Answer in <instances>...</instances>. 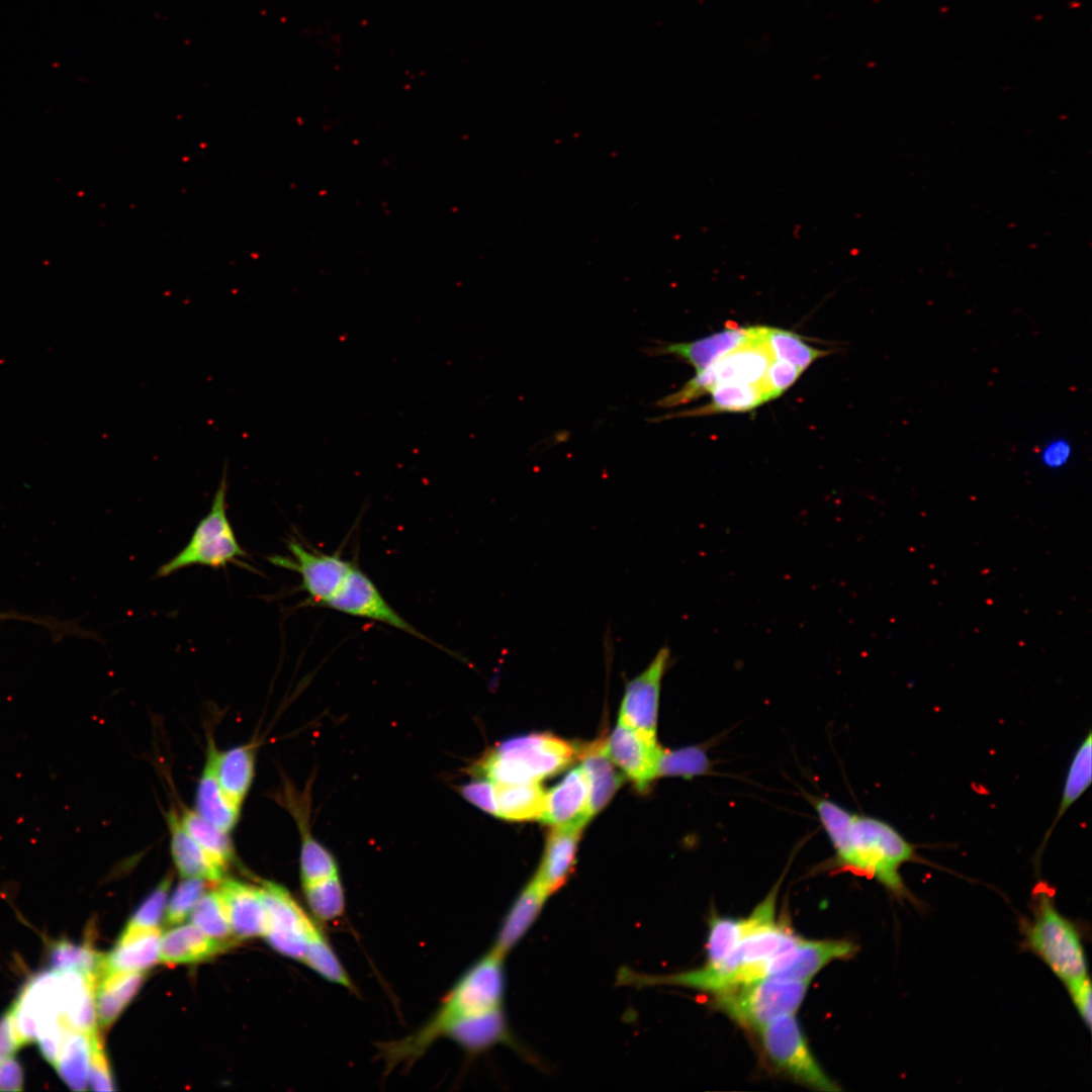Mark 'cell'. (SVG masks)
Listing matches in <instances>:
<instances>
[{
	"label": "cell",
	"instance_id": "6da1fadb",
	"mask_svg": "<svg viewBox=\"0 0 1092 1092\" xmlns=\"http://www.w3.org/2000/svg\"><path fill=\"white\" fill-rule=\"evenodd\" d=\"M811 800L838 864L877 880L898 897L908 898L900 869L907 862L921 861L915 845L884 820L853 814L827 799Z\"/></svg>",
	"mask_w": 1092,
	"mask_h": 1092
},
{
	"label": "cell",
	"instance_id": "7a4b0ae2",
	"mask_svg": "<svg viewBox=\"0 0 1092 1092\" xmlns=\"http://www.w3.org/2000/svg\"><path fill=\"white\" fill-rule=\"evenodd\" d=\"M505 993L504 959L488 951L463 974L426 1024L404 1038L379 1045L387 1070L412 1066L453 1022L504 1008Z\"/></svg>",
	"mask_w": 1092,
	"mask_h": 1092
},
{
	"label": "cell",
	"instance_id": "3957f363",
	"mask_svg": "<svg viewBox=\"0 0 1092 1092\" xmlns=\"http://www.w3.org/2000/svg\"><path fill=\"white\" fill-rule=\"evenodd\" d=\"M96 983L94 975L76 971L50 970L31 978L8 1009L22 1046L59 1023L74 1030H93Z\"/></svg>",
	"mask_w": 1092,
	"mask_h": 1092
},
{
	"label": "cell",
	"instance_id": "277c9868",
	"mask_svg": "<svg viewBox=\"0 0 1092 1092\" xmlns=\"http://www.w3.org/2000/svg\"><path fill=\"white\" fill-rule=\"evenodd\" d=\"M576 752L574 745L559 737L529 734L491 747L468 772L491 784L539 783L566 767Z\"/></svg>",
	"mask_w": 1092,
	"mask_h": 1092
},
{
	"label": "cell",
	"instance_id": "5b68a950",
	"mask_svg": "<svg viewBox=\"0 0 1092 1092\" xmlns=\"http://www.w3.org/2000/svg\"><path fill=\"white\" fill-rule=\"evenodd\" d=\"M292 800L289 799L288 808L300 832V881L305 901L316 920L335 921L343 916L346 905L338 861L311 833L307 794L302 799Z\"/></svg>",
	"mask_w": 1092,
	"mask_h": 1092
},
{
	"label": "cell",
	"instance_id": "8992f818",
	"mask_svg": "<svg viewBox=\"0 0 1092 1092\" xmlns=\"http://www.w3.org/2000/svg\"><path fill=\"white\" fill-rule=\"evenodd\" d=\"M1025 941L1067 990L1090 980L1079 930L1044 893L1037 897L1033 917L1025 928Z\"/></svg>",
	"mask_w": 1092,
	"mask_h": 1092
},
{
	"label": "cell",
	"instance_id": "52a82bcc",
	"mask_svg": "<svg viewBox=\"0 0 1092 1092\" xmlns=\"http://www.w3.org/2000/svg\"><path fill=\"white\" fill-rule=\"evenodd\" d=\"M228 468H223L209 512L196 525L188 543L162 564L156 577L169 576L194 565L222 568L228 564L248 566L247 553L239 544L228 517Z\"/></svg>",
	"mask_w": 1092,
	"mask_h": 1092
},
{
	"label": "cell",
	"instance_id": "ba28073f",
	"mask_svg": "<svg viewBox=\"0 0 1092 1092\" xmlns=\"http://www.w3.org/2000/svg\"><path fill=\"white\" fill-rule=\"evenodd\" d=\"M808 983L762 978L714 994V1003L741 1026L757 1031L782 1015L794 1014L805 998Z\"/></svg>",
	"mask_w": 1092,
	"mask_h": 1092
},
{
	"label": "cell",
	"instance_id": "9c48e42d",
	"mask_svg": "<svg viewBox=\"0 0 1092 1092\" xmlns=\"http://www.w3.org/2000/svg\"><path fill=\"white\" fill-rule=\"evenodd\" d=\"M757 1031L766 1057L786 1076L811 1089L840 1090L814 1058L793 1014L782 1015Z\"/></svg>",
	"mask_w": 1092,
	"mask_h": 1092
},
{
	"label": "cell",
	"instance_id": "30bf717a",
	"mask_svg": "<svg viewBox=\"0 0 1092 1092\" xmlns=\"http://www.w3.org/2000/svg\"><path fill=\"white\" fill-rule=\"evenodd\" d=\"M761 326L760 335L751 342L727 353L706 369L697 372L679 390L657 401L661 407H671L690 402L709 392L720 382L741 381L759 383L774 358L765 344Z\"/></svg>",
	"mask_w": 1092,
	"mask_h": 1092
},
{
	"label": "cell",
	"instance_id": "8fae6325",
	"mask_svg": "<svg viewBox=\"0 0 1092 1092\" xmlns=\"http://www.w3.org/2000/svg\"><path fill=\"white\" fill-rule=\"evenodd\" d=\"M258 892L267 914L266 940L281 954L303 963L308 944L323 930L282 886L264 882Z\"/></svg>",
	"mask_w": 1092,
	"mask_h": 1092
},
{
	"label": "cell",
	"instance_id": "7c38bea8",
	"mask_svg": "<svg viewBox=\"0 0 1092 1092\" xmlns=\"http://www.w3.org/2000/svg\"><path fill=\"white\" fill-rule=\"evenodd\" d=\"M323 607L381 622L452 654L402 618L385 601L374 582L355 564L337 593Z\"/></svg>",
	"mask_w": 1092,
	"mask_h": 1092
},
{
	"label": "cell",
	"instance_id": "4fadbf2b",
	"mask_svg": "<svg viewBox=\"0 0 1092 1092\" xmlns=\"http://www.w3.org/2000/svg\"><path fill=\"white\" fill-rule=\"evenodd\" d=\"M287 546L291 557L274 555L269 557L270 562L298 572L301 588L308 599L324 606L340 588L354 564L338 555L309 550L295 539L288 541Z\"/></svg>",
	"mask_w": 1092,
	"mask_h": 1092
},
{
	"label": "cell",
	"instance_id": "5bb4252c",
	"mask_svg": "<svg viewBox=\"0 0 1092 1092\" xmlns=\"http://www.w3.org/2000/svg\"><path fill=\"white\" fill-rule=\"evenodd\" d=\"M670 650L662 646L649 665L626 685L619 723L656 736L662 677L670 663Z\"/></svg>",
	"mask_w": 1092,
	"mask_h": 1092
},
{
	"label": "cell",
	"instance_id": "9a60e30c",
	"mask_svg": "<svg viewBox=\"0 0 1092 1092\" xmlns=\"http://www.w3.org/2000/svg\"><path fill=\"white\" fill-rule=\"evenodd\" d=\"M855 952L856 945L848 940H808L800 937L792 946L766 963L764 978L809 982L829 963L847 959Z\"/></svg>",
	"mask_w": 1092,
	"mask_h": 1092
},
{
	"label": "cell",
	"instance_id": "2e32d148",
	"mask_svg": "<svg viewBox=\"0 0 1092 1092\" xmlns=\"http://www.w3.org/2000/svg\"><path fill=\"white\" fill-rule=\"evenodd\" d=\"M662 747L656 736L646 734L618 722L605 742V752L615 765L645 792L657 778V763Z\"/></svg>",
	"mask_w": 1092,
	"mask_h": 1092
},
{
	"label": "cell",
	"instance_id": "e0dca14e",
	"mask_svg": "<svg viewBox=\"0 0 1092 1092\" xmlns=\"http://www.w3.org/2000/svg\"><path fill=\"white\" fill-rule=\"evenodd\" d=\"M592 817L586 775L582 767L573 768L546 793L542 820L552 827L582 829Z\"/></svg>",
	"mask_w": 1092,
	"mask_h": 1092
},
{
	"label": "cell",
	"instance_id": "ac0fdd59",
	"mask_svg": "<svg viewBox=\"0 0 1092 1092\" xmlns=\"http://www.w3.org/2000/svg\"><path fill=\"white\" fill-rule=\"evenodd\" d=\"M761 326L734 327L688 343H673L651 349L652 355H674L700 372L727 353L756 339Z\"/></svg>",
	"mask_w": 1092,
	"mask_h": 1092
},
{
	"label": "cell",
	"instance_id": "d6986e66",
	"mask_svg": "<svg viewBox=\"0 0 1092 1092\" xmlns=\"http://www.w3.org/2000/svg\"><path fill=\"white\" fill-rule=\"evenodd\" d=\"M780 882L746 918L713 916L709 923L707 939V963L719 967L736 948L741 939L759 922L776 914V901Z\"/></svg>",
	"mask_w": 1092,
	"mask_h": 1092
},
{
	"label": "cell",
	"instance_id": "ffe728a7",
	"mask_svg": "<svg viewBox=\"0 0 1092 1092\" xmlns=\"http://www.w3.org/2000/svg\"><path fill=\"white\" fill-rule=\"evenodd\" d=\"M442 1037L452 1039L465 1052L473 1055L483 1053L496 1044L518 1049L504 1008L455 1021L446 1028Z\"/></svg>",
	"mask_w": 1092,
	"mask_h": 1092
},
{
	"label": "cell",
	"instance_id": "44dd1931",
	"mask_svg": "<svg viewBox=\"0 0 1092 1092\" xmlns=\"http://www.w3.org/2000/svg\"><path fill=\"white\" fill-rule=\"evenodd\" d=\"M549 896L533 876L506 913L491 949L506 957L533 926Z\"/></svg>",
	"mask_w": 1092,
	"mask_h": 1092
},
{
	"label": "cell",
	"instance_id": "7402d4cb",
	"mask_svg": "<svg viewBox=\"0 0 1092 1092\" xmlns=\"http://www.w3.org/2000/svg\"><path fill=\"white\" fill-rule=\"evenodd\" d=\"M218 892L224 903L236 939L264 936L267 914L258 889L236 880H225Z\"/></svg>",
	"mask_w": 1092,
	"mask_h": 1092
},
{
	"label": "cell",
	"instance_id": "603a6c76",
	"mask_svg": "<svg viewBox=\"0 0 1092 1092\" xmlns=\"http://www.w3.org/2000/svg\"><path fill=\"white\" fill-rule=\"evenodd\" d=\"M160 940L161 933L158 927H125L115 946L104 956L100 976L115 972L148 970L159 961Z\"/></svg>",
	"mask_w": 1092,
	"mask_h": 1092
},
{
	"label": "cell",
	"instance_id": "cb8c5ba5",
	"mask_svg": "<svg viewBox=\"0 0 1092 1092\" xmlns=\"http://www.w3.org/2000/svg\"><path fill=\"white\" fill-rule=\"evenodd\" d=\"M581 828L552 827L535 879L550 894L568 880L575 866Z\"/></svg>",
	"mask_w": 1092,
	"mask_h": 1092
},
{
	"label": "cell",
	"instance_id": "d4e9b609",
	"mask_svg": "<svg viewBox=\"0 0 1092 1092\" xmlns=\"http://www.w3.org/2000/svg\"><path fill=\"white\" fill-rule=\"evenodd\" d=\"M168 824L171 836V853L174 862L184 878H200L218 882L222 879L225 868L214 860L185 830L180 819L170 813Z\"/></svg>",
	"mask_w": 1092,
	"mask_h": 1092
},
{
	"label": "cell",
	"instance_id": "484cf974",
	"mask_svg": "<svg viewBox=\"0 0 1092 1092\" xmlns=\"http://www.w3.org/2000/svg\"><path fill=\"white\" fill-rule=\"evenodd\" d=\"M228 945L209 937L195 925H181L161 936L159 961L167 965L205 961Z\"/></svg>",
	"mask_w": 1092,
	"mask_h": 1092
},
{
	"label": "cell",
	"instance_id": "4316f807",
	"mask_svg": "<svg viewBox=\"0 0 1092 1092\" xmlns=\"http://www.w3.org/2000/svg\"><path fill=\"white\" fill-rule=\"evenodd\" d=\"M145 981L143 972H115L101 975L96 984L97 1021L109 1027L136 995Z\"/></svg>",
	"mask_w": 1092,
	"mask_h": 1092
},
{
	"label": "cell",
	"instance_id": "83f0119b",
	"mask_svg": "<svg viewBox=\"0 0 1092 1092\" xmlns=\"http://www.w3.org/2000/svg\"><path fill=\"white\" fill-rule=\"evenodd\" d=\"M255 755L252 746H237L218 753L214 749L216 780L226 798L241 809L254 776Z\"/></svg>",
	"mask_w": 1092,
	"mask_h": 1092
},
{
	"label": "cell",
	"instance_id": "f1b7e54d",
	"mask_svg": "<svg viewBox=\"0 0 1092 1092\" xmlns=\"http://www.w3.org/2000/svg\"><path fill=\"white\" fill-rule=\"evenodd\" d=\"M489 784L496 809L495 817L511 821L542 820L546 793L539 783Z\"/></svg>",
	"mask_w": 1092,
	"mask_h": 1092
},
{
	"label": "cell",
	"instance_id": "f546056e",
	"mask_svg": "<svg viewBox=\"0 0 1092 1092\" xmlns=\"http://www.w3.org/2000/svg\"><path fill=\"white\" fill-rule=\"evenodd\" d=\"M213 745H209L206 763L199 780L195 807L196 812L208 822L229 833L236 825L240 808L236 807L224 795L214 772Z\"/></svg>",
	"mask_w": 1092,
	"mask_h": 1092
},
{
	"label": "cell",
	"instance_id": "4dcf8cb0",
	"mask_svg": "<svg viewBox=\"0 0 1092 1092\" xmlns=\"http://www.w3.org/2000/svg\"><path fill=\"white\" fill-rule=\"evenodd\" d=\"M580 752L589 788L590 813L594 816L612 799L623 783L614 762L605 752V742L585 746Z\"/></svg>",
	"mask_w": 1092,
	"mask_h": 1092
},
{
	"label": "cell",
	"instance_id": "1f68e13d",
	"mask_svg": "<svg viewBox=\"0 0 1092 1092\" xmlns=\"http://www.w3.org/2000/svg\"><path fill=\"white\" fill-rule=\"evenodd\" d=\"M709 393H711V401L707 405L687 411L681 414L669 415L661 419L700 416L714 413H745L752 411L756 406L767 401L760 382H720L713 386Z\"/></svg>",
	"mask_w": 1092,
	"mask_h": 1092
},
{
	"label": "cell",
	"instance_id": "d6a6232c",
	"mask_svg": "<svg viewBox=\"0 0 1092 1092\" xmlns=\"http://www.w3.org/2000/svg\"><path fill=\"white\" fill-rule=\"evenodd\" d=\"M1092 781V734L1088 731L1086 737L1076 749L1067 777L1064 783L1061 802L1057 814L1045 833L1039 851L1048 842L1057 823L1065 813L1075 804L1090 787Z\"/></svg>",
	"mask_w": 1092,
	"mask_h": 1092
},
{
	"label": "cell",
	"instance_id": "836d02e7",
	"mask_svg": "<svg viewBox=\"0 0 1092 1092\" xmlns=\"http://www.w3.org/2000/svg\"><path fill=\"white\" fill-rule=\"evenodd\" d=\"M91 1034L72 1030L54 1063L60 1078L75 1091L87 1089L91 1056Z\"/></svg>",
	"mask_w": 1092,
	"mask_h": 1092
},
{
	"label": "cell",
	"instance_id": "e575fe53",
	"mask_svg": "<svg viewBox=\"0 0 1092 1092\" xmlns=\"http://www.w3.org/2000/svg\"><path fill=\"white\" fill-rule=\"evenodd\" d=\"M763 335L774 358L787 361L801 371L831 353L810 346L801 336L788 330L764 326Z\"/></svg>",
	"mask_w": 1092,
	"mask_h": 1092
},
{
	"label": "cell",
	"instance_id": "d590c367",
	"mask_svg": "<svg viewBox=\"0 0 1092 1092\" xmlns=\"http://www.w3.org/2000/svg\"><path fill=\"white\" fill-rule=\"evenodd\" d=\"M104 954L89 943L77 944L66 939L56 941L50 947L49 963L54 971H76L99 978Z\"/></svg>",
	"mask_w": 1092,
	"mask_h": 1092
},
{
	"label": "cell",
	"instance_id": "8d00e7d4",
	"mask_svg": "<svg viewBox=\"0 0 1092 1092\" xmlns=\"http://www.w3.org/2000/svg\"><path fill=\"white\" fill-rule=\"evenodd\" d=\"M180 822L192 838L218 863L226 868L233 859L234 848L228 833L220 830L197 812L183 810Z\"/></svg>",
	"mask_w": 1092,
	"mask_h": 1092
},
{
	"label": "cell",
	"instance_id": "74e56055",
	"mask_svg": "<svg viewBox=\"0 0 1092 1092\" xmlns=\"http://www.w3.org/2000/svg\"><path fill=\"white\" fill-rule=\"evenodd\" d=\"M191 922L209 937L228 946L233 944L235 936L218 890L201 896L192 910Z\"/></svg>",
	"mask_w": 1092,
	"mask_h": 1092
},
{
	"label": "cell",
	"instance_id": "f35d334b",
	"mask_svg": "<svg viewBox=\"0 0 1092 1092\" xmlns=\"http://www.w3.org/2000/svg\"><path fill=\"white\" fill-rule=\"evenodd\" d=\"M710 770V758L706 750L699 745H690L671 750L662 748L657 763V778L681 777L690 779L707 775Z\"/></svg>",
	"mask_w": 1092,
	"mask_h": 1092
},
{
	"label": "cell",
	"instance_id": "ab89813d",
	"mask_svg": "<svg viewBox=\"0 0 1092 1092\" xmlns=\"http://www.w3.org/2000/svg\"><path fill=\"white\" fill-rule=\"evenodd\" d=\"M303 963L327 981L355 991L353 982L337 958L325 932L311 939Z\"/></svg>",
	"mask_w": 1092,
	"mask_h": 1092
},
{
	"label": "cell",
	"instance_id": "60d3db41",
	"mask_svg": "<svg viewBox=\"0 0 1092 1092\" xmlns=\"http://www.w3.org/2000/svg\"><path fill=\"white\" fill-rule=\"evenodd\" d=\"M205 882L200 878H186L174 891L166 909V922L176 925L193 910L194 906L204 894Z\"/></svg>",
	"mask_w": 1092,
	"mask_h": 1092
},
{
	"label": "cell",
	"instance_id": "b9f144b4",
	"mask_svg": "<svg viewBox=\"0 0 1092 1092\" xmlns=\"http://www.w3.org/2000/svg\"><path fill=\"white\" fill-rule=\"evenodd\" d=\"M172 883V876L165 877L148 896L128 921L126 928H152L159 924Z\"/></svg>",
	"mask_w": 1092,
	"mask_h": 1092
},
{
	"label": "cell",
	"instance_id": "7bdbcfd3",
	"mask_svg": "<svg viewBox=\"0 0 1092 1092\" xmlns=\"http://www.w3.org/2000/svg\"><path fill=\"white\" fill-rule=\"evenodd\" d=\"M803 371L789 362L772 358L760 381L767 401L781 396L799 379Z\"/></svg>",
	"mask_w": 1092,
	"mask_h": 1092
},
{
	"label": "cell",
	"instance_id": "ee69618b",
	"mask_svg": "<svg viewBox=\"0 0 1092 1092\" xmlns=\"http://www.w3.org/2000/svg\"><path fill=\"white\" fill-rule=\"evenodd\" d=\"M88 1084L94 1091L115 1090L110 1067L97 1031L91 1034V1056Z\"/></svg>",
	"mask_w": 1092,
	"mask_h": 1092
},
{
	"label": "cell",
	"instance_id": "f6af8a7d",
	"mask_svg": "<svg viewBox=\"0 0 1092 1092\" xmlns=\"http://www.w3.org/2000/svg\"><path fill=\"white\" fill-rule=\"evenodd\" d=\"M21 1046L11 1014L7 1010L0 1018V1061L14 1057Z\"/></svg>",
	"mask_w": 1092,
	"mask_h": 1092
},
{
	"label": "cell",
	"instance_id": "bcb514c9",
	"mask_svg": "<svg viewBox=\"0 0 1092 1092\" xmlns=\"http://www.w3.org/2000/svg\"><path fill=\"white\" fill-rule=\"evenodd\" d=\"M23 1089V1071L20 1064L12 1057L0 1061V1091H21Z\"/></svg>",
	"mask_w": 1092,
	"mask_h": 1092
},
{
	"label": "cell",
	"instance_id": "7dc6e473",
	"mask_svg": "<svg viewBox=\"0 0 1092 1092\" xmlns=\"http://www.w3.org/2000/svg\"><path fill=\"white\" fill-rule=\"evenodd\" d=\"M1068 993L1087 1028L1090 1029L1092 1018V991L1090 980L1068 990Z\"/></svg>",
	"mask_w": 1092,
	"mask_h": 1092
},
{
	"label": "cell",
	"instance_id": "c3c4849f",
	"mask_svg": "<svg viewBox=\"0 0 1092 1092\" xmlns=\"http://www.w3.org/2000/svg\"><path fill=\"white\" fill-rule=\"evenodd\" d=\"M1067 457H1068V448H1067V446L1065 444L1064 445L1054 444L1046 450V452L1044 454V461L1049 465L1059 466L1067 459Z\"/></svg>",
	"mask_w": 1092,
	"mask_h": 1092
},
{
	"label": "cell",
	"instance_id": "681fc988",
	"mask_svg": "<svg viewBox=\"0 0 1092 1092\" xmlns=\"http://www.w3.org/2000/svg\"><path fill=\"white\" fill-rule=\"evenodd\" d=\"M8 619H17V620H22V621L26 620V621L42 624L41 620H39V619H34V618H31V617H27V616H20V615H17V614L0 613V620H8Z\"/></svg>",
	"mask_w": 1092,
	"mask_h": 1092
}]
</instances>
